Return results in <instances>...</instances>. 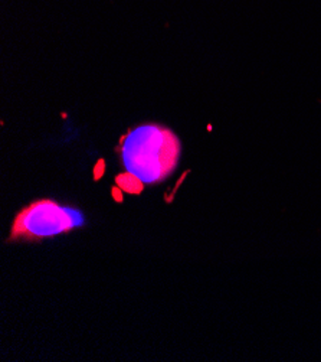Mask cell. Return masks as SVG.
<instances>
[{"instance_id":"1","label":"cell","mask_w":321,"mask_h":362,"mask_svg":"<svg viewBox=\"0 0 321 362\" xmlns=\"http://www.w3.org/2000/svg\"><path fill=\"white\" fill-rule=\"evenodd\" d=\"M121 144L126 168L146 184L164 179L174 169L181 153L177 137L159 126H141L128 132Z\"/></svg>"},{"instance_id":"2","label":"cell","mask_w":321,"mask_h":362,"mask_svg":"<svg viewBox=\"0 0 321 362\" xmlns=\"http://www.w3.org/2000/svg\"><path fill=\"white\" fill-rule=\"evenodd\" d=\"M81 223L77 216L51 199L35 201L23 208L15 218L11 230V241L42 240L47 237L69 233Z\"/></svg>"},{"instance_id":"3","label":"cell","mask_w":321,"mask_h":362,"mask_svg":"<svg viewBox=\"0 0 321 362\" xmlns=\"http://www.w3.org/2000/svg\"><path fill=\"white\" fill-rule=\"evenodd\" d=\"M116 182L123 191L130 194H140L143 191V180L130 172L119 175Z\"/></svg>"},{"instance_id":"4","label":"cell","mask_w":321,"mask_h":362,"mask_svg":"<svg viewBox=\"0 0 321 362\" xmlns=\"http://www.w3.org/2000/svg\"><path fill=\"white\" fill-rule=\"evenodd\" d=\"M113 194H114V197H116V199H117V201H121L123 195H121V192L119 191V188H113Z\"/></svg>"}]
</instances>
